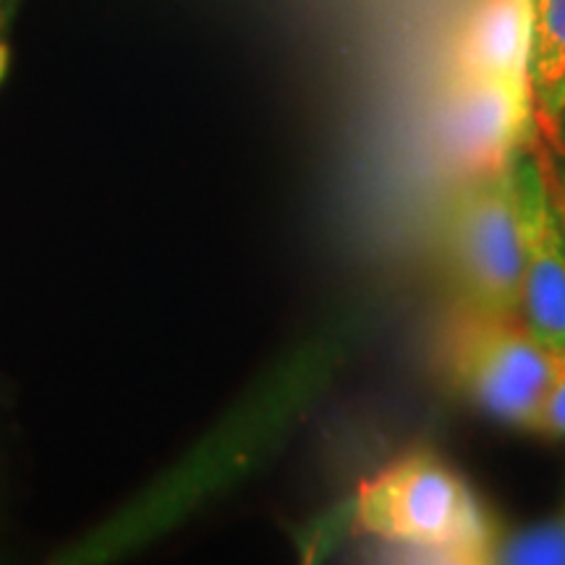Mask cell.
Instances as JSON below:
<instances>
[{
    "instance_id": "obj_3",
    "label": "cell",
    "mask_w": 565,
    "mask_h": 565,
    "mask_svg": "<svg viewBox=\"0 0 565 565\" xmlns=\"http://www.w3.org/2000/svg\"><path fill=\"white\" fill-rule=\"evenodd\" d=\"M448 246L466 309L492 317L521 315L519 210L513 158L490 173L466 179L450 204Z\"/></svg>"
},
{
    "instance_id": "obj_5",
    "label": "cell",
    "mask_w": 565,
    "mask_h": 565,
    "mask_svg": "<svg viewBox=\"0 0 565 565\" xmlns=\"http://www.w3.org/2000/svg\"><path fill=\"white\" fill-rule=\"evenodd\" d=\"M534 103L526 79L461 74L445 103V158L466 175L503 168L532 137Z\"/></svg>"
},
{
    "instance_id": "obj_8",
    "label": "cell",
    "mask_w": 565,
    "mask_h": 565,
    "mask_svg": "<svg viewBox=\"0 0 565 565\" xmlns=\"http://www.w3.org/2000/svg\"><path fill=\"white\" fill-rule=\"evenodd\" d=\"M492 563L511 565H563L565 563V515L547 524L515 532L511 540L494 547Z\"/></svg>"
},
{
    "instance_id": "obj_11",
    "label": "cell",
    "mask_w": 565,
    "mask_h": 565,
    "mask_svg": "<svg viewBox=\"0 0 565 565\" xmlns=\"http://www.w3.org/2000/svg\"><path fill=\"white\" fill-rule=\"evenodd\" d=\"M6 71H9V45L0 40V82H3Z\"/></svg>"
},
{
    "instance_id": "obj_7",
    "label": "cell",
    "mask_w": 565,
    "mask_h": 565,
    "mask_svg": "<svg viewBox=\"0 0 565 565\" xmlns=\"http://www.w3.org/2000/svg\"><path fill=\"white\" fill-rule=\"evenodd\" d=\"M526 79L534 116L553 134L565 108V0H526Z\"/></svg>"
},
{
    "instance_id": "obj_1",
    "label": "cell",
    "mask_w": 565,
    "mask_h": 565,
    "mask_svg": "<svg viewBox=\"0 0 565 565\" xmlns=\"http://www.w3.org/2000/svg\"><path fill=\"white\" fill-rule=\"evenodd\" d=\"M362 532L435 563H492L494 540L469 484L433 454H412L356 494Z\"/></svg>"
},
{
    "instance_id": "obj_2",
    "label": "cell",
    "mask_w": 565,
    "mask_h": 565,
    "mask_svg": "<svg viewBox=\"0 0 565 565\" xmlns=\"http://www.w3.org/2000/svg\"><path fill=\"white\" fill-rule=\"evenodd\" d=\"M448 372L475 404L511 427L536 433L553 387L555 353L515 317L463 309L448 335Z\"/></svg>"
},
{
    "instance_id": "obj_10",
    "label": "cell",
    "mask_w": 565,
    "mask_h": 565,
    "mask_svg": "<svg viewBox=\"0 0 565 565\" xmlns=\"http://www.w3.org/2000/svg\"><path fill=\"white\" fill-rule=\"evenodd\" d=\"M550 137H553V139L557 141V147H561V152H565V108H563V113H561V118H557L555 129H553V134H550Z\"/></svg>"
},
{
    "instance_id": "obj_4",
    "label": "cell",
    "mask_w": 565,
    "mask_h": 565,
    "mask_svg": "<svg viewBox=\"0 0 565 565\" xmlns=\"http://www.w3.org/2000/svg\"><path fill=\"white\" fill-rule=\"evenodd\" d=\"M513 189L519 210L521 320L553 353L565 351V221L536 154H513Z\"/></svg>"
},
{
    "instance_id": "obj_9",
    "label": "cell",
    "mask_w": 565,
    "mask_h": 565,
    "mask_svg": "<svg viewBox=\"0 0 565 565\" xmlns=\"http://www.w3.org/2000/svg\"><path fill=\"white\" fill-rule=\"evenodd\" d=\"M536 433L565 440V351L555 353V374Z\"/></svg>"
},
{
    "instance_id": "obj_6",
    "label": "cell",
    "mask_w": 565,
    "mask_h": 565,
    "mask_svg": "<svg viewBox=\"0 0 565 565\" xmlns=\"http://www.w3.org/2000/svg\"><path fill=\"white\" fill-rule=\"evenodd\" d=\"M526 0H484L463 40L461 74L526 79Z\"/></svg>"
}]
</instances>
